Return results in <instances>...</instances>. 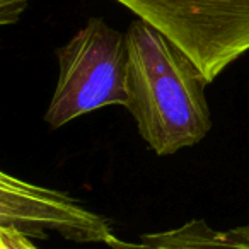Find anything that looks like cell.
Segmentation results:
<instances>
[{"mask_svg":"<svg viewBox=\"0 0 249 249\" xmlns=\"http://www.w3.org/2000/svg\"><path fill=\"white\" fill-rule=\"evenodd\" d=\"M126 104L140 137L157 156L193 147L212 128L198 67L154 26L137 18L126 29Z\"/></svg>","mask_w":249,"mask_h":249,"instance_id":"cell-1","label":"cell"},{"mask_svg":"<svg viewBox=\"0 0 249 249\" xmlns=\"http://www.w3.org/2000/svg\"><path fill=\"white\" fill-rule=\"evenodd\" d=\"M160 31L213 82L249 52V0H114Z\"/></svg>","mask_w":249,"mask_h":249,"instance_id":"cell-2","label":"cell"},{"mask_svg":"<svg viewBox=\"0 0 249 249\" xmlns=\"http://www.w3.org/2000/svg\"><path fill=\"white\" fill-rule=\"evenodd\" d=\"M56 55L60 75L45 114L52 128L104 106L126 104V33L90 18Z\"/></svg>","mask_w":249,"mask_h":249,"instance_id":"cell-3","label":"cell"},{"mask_svg":"<svg viewBox=\"0 0 249 249\" xmlns=\"http://www.w3.org/2000/svg\"><path fill=\"white\" fill-rule=\"evenodd\" d=\"M0 225L14 227L28 237L48 239V231L73 242H104L113 235L107 218L62 191L0 174Z\"/></svg>","mask_w":249,"mask_h":249,"instance_id":"cell-4","label":"cell"},{"mask_svg":"<svg viewBox=\"0 0 249 249\" xmlns=\"http://www.w3.org/2000/svg\"><path fill=\"white\" fill-rule=\"evenodd\" d=\"M109 249H249V222L229 231H215L205 220L195 218L169 231L143 234L137 241L111 235Z\"/></svg>","mask_w":249,"mask_h":249,"instance_id":"cell-5","label":"cell"},{"mask_svg":"<svg viewBox=\"0 0 249 249\" xmlns=\"http://www.w3.org/2000/svg\"><path fill=\"white\" fill-rule=\"evenodd\" d=\"M0 249H39L31 237L14 227L0 225Z\"/></svg>","mask_w":249,"mask_h":249,"instance_id":"cell-6","label":"cell"},{"mask_svg":"<svg viewBox=\"0 0 249 249\" xmlns=\"http://www.w3.org/2000/svg\"><path fill=\"white\" fill-rule=\"evenodd\" d=\"M29 0H0V24H16L24 14Z\"/></svg>","mask_w":249,"mask_h":249,"instance_id":"cell-7","label":"cell"}]
</instances>
